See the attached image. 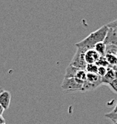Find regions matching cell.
<instances>
[{
  "label": "cell",
  "instance_id": "6da1fadb",
  "mask_svg": "<svg viewBox=\"0 0 117 124\" xmlns=\"http://www.w3.org/2000/svg\"><path fill=\"white\" fill-rule=\"evenodd\" d=\"M107 31L108 27L105 24L104 26L100 27V29H98L97 30L90 33L86 38H85L81 41L75 44V46L84 49L85 50H89V49H94V46L95 44L99 43V42H103L105 40Z\"/></svg>",
  "mask_w": 117,
  "mask_h": 124
},
{
  "label": "cell",
  "instance_id": "7a4b0ae2",
  "mask_svg": "<svg viewBox=\"0 0 117 124\" xmlns=\"http://www.w3.org/2000/svg\"><path fill=\"white\" fill-rule=\"evenodd\" d=\"M83 84L80 83L74 78H64V81L61 84V88L62 90L66 92H83Z\"/></svg>",
  "mask_w": 117,
  "mask_h": 124
},
{
  "label": "cell",
  "instance_id": "3957f363",
  "mask_svg": "<svg viewBox=\"0 0 117 124\" xmlns=\"http://www.w3.org/2000/svg\"><path fill=\"white\" fill-rule=\"evenodd\" d=\"M76 48H77V50H76L75 54H74V57H73L69 65H73V66L76 67V68L85 70L87 65L85 59V53L86 50H84V49L79 48V47H76Z\"/></svg>",
  "mask_w": 117,
  "mask_h": 124
},
{
  "label": "cell",
  "instance_id": "277c9868",
  "mask_svg": "<svg viewBox=\"0 0 117 124\" xmlns=\"http://www.w3.org/2000/svg\"><path fill=\"white\" fill-rule=\"evenodd\" d=\"M104 43L105 45H117V28L116 27H109L106 36L105 38Z\"/></svg>",
  "mask_w": 117,
  "mask_h": 124
},
{
  "label": "cell",
  "instance_id": "5b68a950",
  "mask_svg": "<svg viewBox=\"0 0 117 124\" xmlns=\"http://www.w3.org/2000/svg\"><path fill=\"white\" fill-rule=\"evenodd\" d=\"M117 78V70L114 69L113 67H108L107 71L105 75L101 77V84L102 85H108L112 81Z\"/></svg>",
  "mask_w": 117,
  "mask_h": 124
},
{
  "label": "cell",
  "instance_id": "8992f818",
  "mask_svg": "<svg viewBox=\"0 0 117 124\" xmlns=\"http://www.w3.org/2000/svg\"><path fill=\"white\" fill-rule=\"evenodd\" d=\"M11 102V93L8 91H2L0 92V105L4 110L8 109Z\"/></svg>",
  "mask_w": 117,
  "mask_h": 124
},
{
  "label": "cell",
  "instance_id": "52a82bcc",
  "mask_svg": "<svg viewBox=\"0 0 117 124\" xmlns=\"http://www.w3.org/2000/svg\"><path fill=\"white\" fill-rule=\"evenodd\" d=\"M100 54H98L94 49L87 50L85 53V59L87 64H94L98 61L100 58Z\"/></svg>",
  "mask_w": 117,
  "mask_h": 124
},
{
  "label": "cell",
  "instance_id": "ba28073f",
  "mask_svg": "<svg viewBox=\"0 0 117 124\" xmlns=\"http://www.w3.org/2000/svg\"><path fill=\"white\" fill-rule=\"evenodd\" d=\"M86 81L91 84L100 85L101 84V77L97 73H87L86 74Z\"/></svg>",
  "mask_w": 117,
  "mask_h": 124
},
{
  "label": "cell",
  "instance_id": "9c48e42d",
  "mask_svg": "<svg viewBox=\"0 0 117 124\" xmlns=\"http://www.w3.org/2000/svg\"><path fill=\"white\" fill-rule=\"evenodd\" d=\"M86 74H87V72L85 71V70L79 69L74 78L76 80V81H78L80 83L83 84L85 81H86Z\"/></svg>",
  "mask_w": 117,
  "mask_h": 124
},
{
  "label": "cell",
  "instance_id": "30bf717a",
  "mask_svg": "<svg viewBox=\"0 0 117 124\" xmlns=\"http://www.w3.org/2000/svg\"><path fill=\"white\" fill-rule=\"evenodd\" d=\"M94 50L98 53L100 55L104 56L105 54V50H106V45L103 42H99L95 44L94 46Z\"/></svg>",
  "mask_w": 117,
  "mask_h": 124
},
{
  "label": "cell",
  "instance_id": "8fae6325",
  "mask_svg": "<svg viewBox=\"0 0 117 124\" xmlns=\"http://www.w3.org/2000/svg\"><path fill=\"white\" fill-rule=\"evenodd\" d=\"M78 70H79V68H76V67L69 65L66 69L65 78H74L76 74V72L78 71Z\"/></svg>",
  "mask_w": 117,
  "mask_h": 124
},
{
  "label": "cell",
  "instance_id": "7c38bea8",
  "mask_svg": "<svg viewBox=\"0 0 117 124\" xmlns=\"http://www.w3.org/2000/svg\"><path fill=\"white\" fill-rule=\"evenodd\" d=\"M105 59H106L107 62L109 63V65L110 67L116 66L117 64V56L116 54H106L105 55Z\"/></svg>",
  "mask_w": 117,
  "mask_h": 124
},
{
  "label": "cell",
  "instance_id": "4fadbf2b",
  "mask_svg": "<svg viewBox=\"0 0 117 124\" xmlns=\"http://www.w3.org/2000/svg\"><path fill=\"white\" fill-rule=\"evenodd\" d=\"M85 71L87 73H97L98 65L95 63L94 64H87L85 67Z\"/></svg>",
  "mask_w": 117,
  "mask_h": 124
},
{
  "label": "cell",
  "instance_id": "5bb4252c",
  "mask_svg": "<svg viewBox=\"0 0 117 124\" xmlns=\"http://www.w3.org/2000/svg\"><path fill=\"white\" fill-rule=\"evenodd\" d=\"M117 54V45H106V50H105V54Z\"/></svg>",
  "mask_w": 117,
  "mask_h": 124
},
{
  "label": "cell",
  "instance_id": "9a60e30c",
  "mask_svg": "<svg viewBox=\"0 0 117 124\" xmlns=\"http://www.w3.org/2000/svg\"><path fill=\"white\" fill-rule=\"evenodd\" d=\"M95 64L98 66H104V67H110L109 63L107 62L106 59H105V55L104 56H100V58L98 59V61L95 62Z\"/></svg>",
  "mask_w": 117,
  "mask_h": 124
},
{
  "label": "cell",
  "instance_id": "2e32d148",
  "mask_svg": "<svg viewBox=\"0 0 117 124\" xmlns=\"http://www.w3.org/2000/svg\"><path fill=\"white\" fill-rule=\"evenodd\" d=\"M108 86H110V88L111 89V91H113L115 93H117V78L115 79L114 81H112L110 83L108 84Z\"/></svg>",
  "mask_w": 117,
  "mask_h": 124
},
{
  "label": "cell",
  "instance_id": "e0dca14e",
  "mask_svg": "<svg viewBox=\"0 0 117 124\" xmlns=\"http://www.w3.org/2000/svg\"><path fill=\"white\" fill-rule=\"evenodd\" d=\"M107 68L108 67H104V66H98V70H97V74L100 77H103L105 75V73L107 71Z\"/></svg>",
  "mask_w": 117,
  "mask_h": 124
},
{
  "label": "cell",
  "instance_id": "ac0fdd59",
  "mask_svg": "<svg viewBox=\"0 0 117 124\" xmlns=\"http://www.w3.org/2000/svg\"><path fill=\"white\" fill-rule=\"evenodd\" d=\"M106 25H107L108 28H109V27H116V28H117V19H116V20H114L112 22H110V23H109Z\"/></svg>",
  "mask_w": 117,
  "mask_h": 124
},
{
  "label": "cell",
  "instance_id": "d6986e66",
  "mask_svg": "<svg viewBox=\"0 0 117 124\" xmlns=\"http://www.w3.org/2000/svg\"><path fill=\"white\" fill-rule=\"evenodd\" d=\"M2 123H5V119L3 118V116L2 115H0V124Z\"/></svg>",
  "mask_w": 117,
  "mask_h": 124
},
{
  "label": "cell",
  "instance_id": "ffe728a7",
  "mask_svg": "<svg viewBox=\"0 0 117 124\" xmlns=\"http://www.w3.org/2000/svg\"><path fill=\"white\" fill-rule=\"evenodd\" d=\"M3 112H4V109H3V107H2V106L0 105V115H3Z\"/></svg>",
  "mask_w": 117,
  "mask_h": 124
},
{
  "label": "cell",
  "instance_id": "44dd1931",
  "mask_svg": "<svg viewBox=\"0 0 117 124\" xmlns=\"http://www.w3.org/2000/svg\"><path fill=\"white\" fill-rule=\"evenodd\" d=\"M112 112H117V102H116V107H115V108H114V110L112 111Z\"/></svg>",
  "mask_w": 117,
  "mask_h": 124
},
{
  "label": "cell",
  "instance_id": "7402d4cb",
  "mask_svg": "<svg viewBox=\"0 0 117 124\" xmlns=\"http://www.w3.org/2000/svg\"><path fill=\"white\" fill-rule=\"evenodd\" d=\"M113 124H117V122H112Z\"/></svg>",
  "mask_w": 117,
  "mask_h": 124
},
{
  "label": "cell",
  "instance_id": "603a6c76",
  "mask_svg": "<svg viewBox=\"0 0 117 124\" xmlns=\"http://www.w3.org/2000/svg\"><path fill=\"white\" fill-rule=\"evenodd\" d=\"M2 91H3V90H2V88H0V92H1Z\"/></svg>",
  "mask_w": 117,
  "mask_h": 124
},
{
  "label": "cell",
  "instance_id": "cb8c5ba5",
  "mask_svg": "<svg viewBox=\"0 0 117 124\" xmlns=\"http://www.w3.org/2000/svg\"><path fill=\"white\" fill-rule=\"evenodd\" d=\"M2 124H6V123H2Z\"/></svg>",
  "mask_w": 117,
  "mask_h": 124
},
{
  "label": "cell",
  "instance_id": "d4e9b609",
  "mask_svg": "<svg viewBox=\"0 0 117 124\" xmlns=\"http://www.w3.org/2000/svg\"><path fill=\"white\" fill-rule=\"evenodd\" d=\"M116 56H117V54H116Z\"/></svg>",
  "mask_w": 117,
  "mask_h": 124
}]
</instances>
